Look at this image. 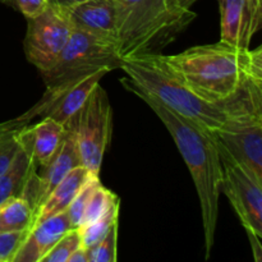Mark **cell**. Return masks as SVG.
<instances>
[{
  "label": "cell",
  "mask_w": 262,
  "mask_h": 262,
  "mask_svg": "<svg viewBox=\"0 0 262 262\" xmlns=\"http://www.w3.org/2000/svg\"><path fill=\"white\" fill-rule=\"evenodd\" d=\"M161 58L193 94L212 104L225 101L248 79L262 76V46L243 49L219 41Z\"/></svg>",
  "instance_id": "2"
},
{
  "label": "cell",
  "mask_w": 262,
  "mask_h": 262,
  "mask_svg": "<svg viewBox=\"0 0 262 262\" xmlns=\"http://www.w3.org/2000/svg\"><path fill=\"white\" fill-rule=\"evenodd\" d=\"M220 104L224 120L215 130L217 143L262 182V76Z\"/></svg>",
  "instance_id": "5"
},
{
  "label": "cell",
  "mask_w": 262,
  "mask_h": 262,
  "mask_svg": "<svg viewBox=\"0 0 262 262\" xmlns=\"http://www.w3.org/2000/svg\"><path fill=\"white\" fill-rule=\"evenodd\" d=\"M82 246L81 233L78 228L69 229L54 247L42 257L41 262H68L72 253Z\"/></svg>",
  "instance_id": "22"
},
{
  "label": "cell",
  "mask_w": 262,
  "mask_h": 262,
  "mask_svg": "<svg viewBox=\"0 0 262 262\" xmlns=\"http://www.w3.org/2000/svg\"><path fill=\"white\" fill-rule=\"evenodd\" d=\"M106 73L109 72L100 69V71L82 77L59 94L53 95V96L45 95L43 100H41L36 105V107H33L35 113L42 117L51 118L66 127L71 122L72 118L83 106L92 90L97 83H100V79Z\"/></svg>",
  "instance_id": "12"
},
{
  "label": "cell",
  "mask_w": 262,
  "mask_h": 262,
  "mask_svg": "<svg viewBox=\"0 0 262 262\" xmlns=\"http://www.w3.org/2000/svg\"><path fill=\"white\" fill-rule=\"evenodd\" d=\"M248 239L251 242V247H252L253 256H255V261L260 262L262 260V246H261V237L256 235L255 233H247Z\"/></svg>",
  "instance_id": "27"
},
{
  "label": "cell",
  "mask_w": 262,
  "mask_h": 262,
  "mask_svg": "<svg viewBox=\"0 0 262 262\" xmlns=\"http://www.w3.org/2000/svg\"><path fill=\"white\" fill-rule=\"evenodd\" d=\"M72 229L67 211L32 225L13 262H41L56 242Z\"/></svg>",
  "instance_id": "14"
},
{
  "label": "cell",
  "mask_w": 262,
  "mask_h": 262,
  "mask_svg": "<svg viewBox=\"0 0 262 262\" xmlns=\"http://www.w3.org/2000/svg\"><path fill=\"white\" fill-rule=\"evenodd\" d=\"M51 2H54L55 4H58L59 7L64 8V9H71L72 7H74V5L79 4V3H83L86 2V0H51Z\"/></svg>",
  "instance_id": "29"
},
{
  "label": "cell",
  "mask_w": 262,
  "mask_h": 262,
  "mask_svg": "<svg viewBox=\"0 0 262 262\" xmlns=\"http://www.w3.org/2000/svg\"><path fill=\"white\" fill-rule=\"evenodd\" d=\"M94 176L91 171L83 165H79L74 168L68 176L50 192L48 199L45 200L40 209L37 210L35 215L33 224L38 222H42L46 217L54 216L56 214L67 211L71 202L73 201L74 197L79 192V189L92 178ZM32 228V227H31Z\"/></svg>",
  "instance_id": "16"
},
{
  "label": "cell",
  "mask_w": 262,
  "mask_h": 262,
  "mask_svg": "<svg viewBox=\"0 0 262 262\" xmlns=\"http://www.w3.org/2000/svg\"><path fill=\"white\" fill-rule=\"evenodd\" d=\"M138 89L155 97L173 112L189 118L211 130L224 120L222 104H212L197 96L174 76L160 54H142L122 59L120 68Z\"/></svg>",
  "instance_id": "4"
},
{
  "label": "cell",
  "mask_w": 262,
  "mask_h": 262,
  "mask_svg": "<svg viewBox=\"0 0 262 262\" xmlns=\"http://www.w3.org/2000/svg\"><path fill=\"white\" fill-rule=\"evenodd\" d=\"M66 135L56 152L48 163L36 168L26 187L23 199L27 200L35 215L50 192L68 176V173L82 165L73 128L68 124L66 125Z\"/></svg>",
  "instance_id": "10"
},
{
  "label": "cell",
  "mask_w": 262,
  "mask_h": 262,
  "mask_svg": "<svg viewBox=\"0 0 262 262\" xmlns=\"http://www.w3.org/2000/svg\"><path fill=\"white\" fill-rule=\"evenodd\" d=\"M73 28L117 45V15L113 0H86L68 9Z\"/></svg>",
  "instance_id": "13"
},
{
  "label": "cell",
  "mask_w": 262,
  "mask_h": 262,
  "mask_svg": "<svg viewBox=\"0 0 262 262\" xmlns=\"http://www.w3.org/2000/svg\"><path fill=\"white\" fill-rule=\"evenodd\" d=\"M0 3L18 10L25 18H31L42 12L49 0H0Z\"/></svg>",
  "instance_id": "26"
},
{
  "label": "cell",
  "mask_w": 262,
  "mask_h": 262,
  "mask_svg": "<svg viewBox=\"0 0 262 262\" xmlns=\"http://www.w3.org/2000/svg\"><path fill=\"white\" fill-rule=\"evenodd\" d=\"M27 20L23 48L27 60L40 72L55 60L73 32L68 10L49 0L42 12Z\"/></svg>",
  "instance_id": "8"
},
{
  "label": "cell",
  "mask_w": 262,
  "mask_h": 262,
  "mask_svg": "<svg viewBox=\"0 0 262 262\" xmlns=\"http://www.w3.org/2000/svg\"><path fill=\"white\" fill-rule=\"evenodd\" d=\"M97 184H100V177H92L77 193L73 201L67 209V214H68L69 222H71L72 228H81L82 222H83L84 210H86L89 200L91 197L92 192L96 188Z\"/></svg>",
  "instance_id": "24"
},
{
  "label": "cell",
  "mask_w": 262,
  "mask_h": 262,
  "mask_svg": "<svg viewBox=\"0 0 262 262\" xmlns=\"http://www.w3.org/2000/svg\"><path fill=\"white\" fill-rule=\"evenodd\" d=\"M25 122L26 119L19 118L13 122L0 124V177L9 169L19 151L18 130L23 127Z\"/></svg>",
  "instance_id": "19"
},
{
  "label": "cell",
  "mask_w": 262,
  "mask_h": 262,
  "mask_svg": "<svg viewBox=\"0 0 262 262\" xmlns=\"http://www.w3.org/2000/svg\"><path fill=\"white\" fill-rule=\"evenodd\" d=\"M199 0H177L179 5H182L183 8H187V9H191Z\"/></svg>",
  "instance_id": "30"
},
{
  "label": "cell",
  "mask_w": 262,
  "mask_h": 262,
  "mask_svg": "<svg viewBox=\"0 0 262 262\" xmlns=\"http://www.w3.org/2000/svg\"><path fill=\"white\" fill-rule=\"evenodd\" d=\"M68 124L73 128L82 165L94 176L100 177L102 159L112 136V107L100 83L95 86L83 106Z\"/></svg>",
  "instance_id": "7"
},
{
  "label": "cell",
  "mask_w": 262,
  "mask_h": 262,
  "mask_svg": "<svg viewBox=\"0 0 262 262\" xmlns=\"http://www.w3.org/2000/svg\"><path fill=\"white\" fill-rule=\"evenodd\" d=\"M119 209L120 204L114 205L106 214H104L101 217L95 220L94 223L78 228L79 233H81L82 246H83L84 248L92 247V246L96 245L97 242H100V241L105 237V234L109 232L110 228L118 222V217H119Z\"/></svg>",
  "instance_id": "21"
},
{
  "label": "cell",
  "mask_w": 262,
  "mask_h": 262,
  "mask_svg": "<svg viewBox=\"0 0 262 262\" xmlns=\"http://www.w3.org/2000/svg\"><path fill=\"white\" fill-rule=\"evenodd\" d=\"M66 127L49 117L31 127H23L18 130L20 147L25 148L37 166L43 165L56 152L66 135Z\"/></svg>",
  "instance_id": "15"
},
{
  "label": "cell",
  "mask_w": 262,
  "mask_h": 262,
  "mask_svg": "<svg viewBox=\"0 0 262 262\" xmlns=\"http://www.w3.org/2000/svg\"><path fill=\"white\" fill-rule=\"evenodd\" d=\"M117 204H120L119 197L113 193L110 189L105 188L101 183L97 184V187L94 189L91 197H90L86 210H84L83 222H82L81 227L94 223L95 220L106 214Z\"/></svg>",
  "instance_id": "20"
},
{
  "label": "cell",
  "mask_w": 262,
  "mask_h": 262,
  "mask_svg": "<svg viewBox=\"0 0 262 262\" xmlns=\"http://www.w3.org/2000/svg\"><path fill=\"white\" fill-rule=\"evenodd\" d=\"M122 84L128 91L143 100L158 115L173 137L184 163L188 166L201 206L205 257L207 260L211 256L214 247L223 177L222 160L215 130L209 129L200 123L173 112L158 101L155 97L138 89L129 81V78L122 79Z\"/></svg>",
  "instance_id": "1"
},
{
  "label": "cell",
  "mask_w": 262,
  "mask_h": 262,
  "mask_svg": "<svg viewBox=\"0 0 262 262\" xmlns=\"http://www.w3.org/2000/svg\"><path fill=\"white\" fill-rule=\"evenodd\" d=\"M219 152L223 168L220 191L228 197L246 233L262 238V182L220 145Z\"/></svg>",
  "instance_id": "9"
},
{
  "label": "cell",
  "mask_w": 262,
  "mask_h": 262,
  "mask_svg": "<svg viewBox=\"0 0 262 262\" xmlns=\"http://www.w3.org/2000/svg\"><path fill=\"white\" fill-rule=\"evenodd\" d=\"M68 262H89V255H87V250L81 246L79 248H77L73 253L71 255V257L68 258Z\"/></svg>",
  "instance_id": "28"
},
{
  "label": "cell",
  "mask_w": 262,
  "mask_h": 262,
  "mask_svg": "<svg viewBox=\"0 0 262 262\" xmlns=\"http://www.w3.org/2000/svg\"><path fill=\"white\" fill-rule=\"evenodd\" d=\"M30 229L19 232H0V262H13L18 250L25 242Z\"/></svg>",
  "instance_id": "25"
},
{
  "label": "cell",
  "mask_w": 262,
  "mask_h": 262,
  "mask_svg": "<svg viewBox=\"0 0 262 262\" xmlns=\"http://www.w3.org/2000/svg\"><path fill=\"white\" fill-rule=\"evenodd\" d=\"M220 41L248 49L262 23V0H217Z\"/></svg>",
  "instance_id": "11"
},
{
  "label": "cell",
  "mask_w": 262,
  "mask_h": 262,
  "mask_svg": "<svg viewBox=\"0 0 262 262\" xmlns=\"http://www.w3.org/2000/svg\"><path fill=\"white\" fill-rule=\"evenodd\" d=\"M117 15V49L122 59L160 54L186 30L196 13L177 0H113Z\"/></svg>",
  "instance_id": "3"
},
{
  "label": "cell",
  "mask_w": 262,
  "mask_h": 262,
  "mask_svg": "<svg viewBox=\"0 0 262 262\" xmlns=\"http://www.w3.org/2000/svg\"><path fill=\"white\" fill-rule=\"evenodd\" d=\"M120 61L122 58L114 42L74 28L55 60L40 72L46 95L59 94L79 78L100 69L107 72L119 69Z\"/></svg>",
  "instance_id": "6"
},
{
  "label": "cell",
  "mask_w": 262,
  "mask_h": 262,
  "mask_svg": "<svg viewBox=\"0 0 262 262\" xmlns=\"http://www.w3.org/2000/svg\"><path fill=\"white\" fill-rule=\"evenodd\" d=\"M35 214L23 197L10 200L0 206V232H19L31 229Z\"/></svg>",
  "instance_id": "18"
},
{
  "label": "cell",
  "mask_w": 262,
  "mask_h": 262,
  "mask_svg": "<svg viewBox=\"0 0 262 262\" xmlns=\"http://www.w3.org/2000/svg\"><path fill=\"white\" fill-rule=\"evenodd\" d=\"M35 170L36 164L32 156L20 147L12 165L0 177V206L10 200L23 197L28 181Z\"/></svg>",
  "instance_id": "17"
},
{
  "label": "cell",
  "mask_w": 262,
  "mask_h": 262,
  "mask_svg": "<svg viewBox=\"0 0 262 262\" xmlns=\"http://www.w3.org/2000/svg\"><path fill=\"white\" fill-rule=\"evenodd\" d=\"M118 224V222L115 223L100 242L86 248L89 262H117Z\"/></svg>",
  "instance_id": "23"
}]
</instances>
